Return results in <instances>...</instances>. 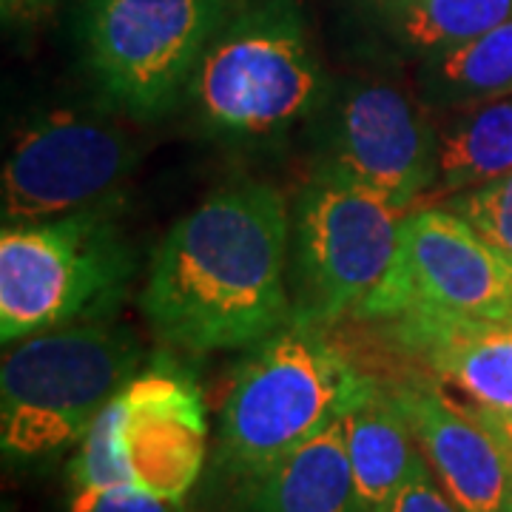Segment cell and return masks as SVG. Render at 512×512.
<instances>
[{
    "label": "cell",
    "mask_w": 512,
    "mask_h": 512,
    "mask_svg": "<svg viewBox=\"0 0 512 512\" xmlns=\"http://www.w3.org/2000/svg\"><path fill=\"white\" fill-rule=\"evenodd\" d=\"M291 211L274 185L217 188L168 228L154 251L143 313L188 353L254 348L291 322Z\"/></svg>",
    "instance_id": "6da1fadb"
},
{
    "label": "cell",
    "mask_w": 512,
    "mask_h": 512,
    "mask_svg": "<svg viewBox=\"0 0 512 512\" xmlns=\"http://www.w3.org/2000/svg\"><path fill=\"white\" fill-rule=\"evenodd\" d=\"M330 83L296 0H251L208 43L185 103L214 137L279 140L316 120Z\"/></svg>",
    "instance_id": "7a4b0ae2"
},
{
    "label": "cell",
    "mask_w": 512,
    "mask_h": 512,
    "mask_svg": "<svg viewBox=\"0 0 512 512\" xmlns=\"http://www.w3.org/2000/svg\"><path fill=\"white\" fill-rule=\"evenodd\" d=\"M373 382L328 330L288 322L239 365L220 413L222 473L245 484L342 419Z\"/></svg>",
    "instance_id": "3957f363"
},
{
    "label": "cell",
    "mask_w": 512,
    "mask_h": 512,
    "mask_svg": "<svg viewBox=\"0 0 512 512\" xmlns=\"http://www.w3.org/2000/svg\"><path fill=\"white\" fill-rule=\"evenodd\" d=\"M143 367V345L103 319L12 342L0 365V447L9 464L60 456Z\"/></svg>",
    "instance_id": "277c9868"
},
{
    "label": "cell",
    "mask_w": 512,
    "mask_h": 512,
    "mask_svg": "<svg viewBox=\"0 0 512 512\" xmlns=\"http://www.w3.org/2000/svg\"><path fill=\"white\" fill-rule=\"evenodd\" d=\"M120 202L66 217L3 225L0 339L12 345L40 330L97 322L126 296L137 271Z\"/></svg>",
    "instance_id": "5b68a950"
},
{
    "label": "cell",
    "mask_w": 512,
    "mask_h": 512,
    "mask_svg": "<svg viewBox=\"0 0 512 512\" xmlns=\"http://www.w3.org/2000/svg\"><path fill=\"white\" fill-rule=\"evenodd\" d=\"M208 453V416L197 382L174 365L140 370L83 436L72 487H134L185 501Z\"/></svg>",
    "instance_id": "8992f818"
},
{
    "label": "cell",
    "mask_w": 512,
    "mask_h": 512,
    "mask_svg": "<svg viewBox=\"0 0 512 512\" xmlns=\"http://www.w3.org/2000/svg\"><path fill=\"white\" fill-rule=\"evenodd\" d=\"M231 0H89L83 52L109 109L157 120L180 109Z\"/></svg>",
    "instance_id": "52a82bcc"
},
{
    "label": "cell",
    "mask_w": 512,
    "mask_h": 512,
    "mask_svg": "<svg viewBox=\"0 0 512 512\" xmlns=\"http://www.w3.org/2000/svg\"><path fill=\"white\" fill-rule=\"evenodd\" d=\"M407 208L362 185L313 174L291 205V319L325 328L356 313L399 248Z\"/></svg>",
    "instance_id": "ba28073f"
},
{
    "label": "cell",
    "mask_w": 512,
    "mask_h": 512,
    "mask_svg": "<svg viewBox=\"0 0 512 512\" xmlns=\"http://www.w3.org/2000/svg\"><path fill=\"white\" fill-rule=\"evenodd\" d=\"M319 120L313 174H330L399 208L433 191L439 123L430 106L387 77H353L330 86Z\"/></svg>",
    "instance_id": "9c48e42d"
},
{
    "label": "cell",
    "mask_w": 512,
    "mask_h": 512,
    "mask_svg": "<svg viewBox=\"0 0 512 512\" xmlns=\"http://www.w3.org/2000/svg\"><path fill=\"white\" fill-rule=\"evenodd\" d=\"M140 148L106 114L89 109L43 111L20 128L3 163V225L40 222L120 202Z\"/></svg>",
    "instance_id": "30bf717a"
},
{
    "label": "cell",
    "mask_w": 512,
    "mask_h": 512,
    "mask_svg": "<svg viewBox=\"0 0 512 512\" xmlns=\"http://www.w3.org/2000/svg\"><path fill=\"white\" fill-rule=\"evenodd\" d=\"M441 311L512 322V262L444 205L407 211L399 248L356 316Z\"/></svg>",
    "instance_id": "8fae6325"
},
{
    "label": "cell",
    "mask_w": 512,
    "mask_h": 512,
    "mask_svg": "<svg viewBox=\"0 0 512 512\" xmlns=\"http://www.w3.org/2000/svg\"><path fill=\"white\" fill-rule=\"evenodd\" d=\"M441 490L458 512H512V467L470 407L436 382L390 384Z\"/></svg>",
    "instance_id": "7c38bea8"
},
{
    "label": "cell",
    "mask_w": 512,
    "mask_h": 512,
    "mask_svg": "<svg viewBox=\"0 0 512 512\" xmlns=\"http://www.w3.org/2000/svg\"><path fill=\"white\" fill-rule=\"evenodd\" d=\"M396 348L421 359L473 407L512 413V322L410 311L384 319Z\"/></svg>",
    "instance_id": "4fadbf2b"
},
{
    "label": "cell",
    "mask_w": 512,
    "mask_h": 512,
    "mask_svg": "<svg viewBox=\"0 0 512 512\" xmlns=\"http://www.w3.org/2000/svg\"><path fill=\"white\" fill-rule=\"evenodd\" d=\"M237 512H365L345 444V416L239 484Z\"/></svg>",
    "instance_id": "5bb4252c"
},
{
    "label": "cell",
    "mask_w": 512,
    "mask_h": 512,
    "mask_svg": "<svg viewBox=\"0 0 512 512\" xmlns=\"http://www.w3.org/2000/svg\"><path fill=\"white\" fill-rule=\"evenodd\" d=\"M345 444L365 512L382 507L424 456L393 390L376 379L345 413Z\"/></svg>",
    "instance_id": "9a60e30c"
},
{
    "label": "cell",
    "mask_w": 512,
    "mask_h": 512,
    "mask_svg": "<svg viewBox=\"0 0 512 512\" xmlns=\"http://www.w3.org/2000/svg\"><path fill=\"white\" fill-rule=\"evenodd\" d=\"M433 194H458L512 171V94L441 111Z\"/></svg>",
    "instance_id": "2e32d148"
},
{
    "label": "cell",
    "mask_w": 512,
    "mask_h": 512,
    "mask_svg": "<svg viewBox=\"0 0 512 512\" xmlns=\"http://www.w3.org/2000/svg\"><path fill=\"white\" fill-rule=\"evenodd\" d=\"M365 6L376 32L419 60L512 18V0H365Z\"/></svg>",
    "instance_id": "e0dca14e"
},
{
    "label": "cell",
    "mask_w": 512,
    "mask_h": 512,
    "mask_svg": "<svg viewBox=\"0 0 512 512\" xmlns=\"http://www.w3.org/2000/svg\"><path fill=\"white\" fill-rule=\"evenodd\" d=\"M416 92L436 111L512 94V18L416 66Z\"/></svg>",
    "instance_id": "ac0fdd59"
},
{
    "label": "cell",
    "mask_w": 512,
    "mask_h": 512,
    "mask_svg": "<svg viewBox=\"0 0 512 512\" xmlns=\"http://www.w3.org/2000/svg\"><path fill=\"white\" fill-rule=\"evenodd\" d=\"M441 205L458 214L478 237L487 239L498 254L512 262V171L490 183L450 194V200Z\"/></svg>",
    "instance_id": "d6986e66"
},
{
    "label": "cell",
    "mask_w": 512,
    "mask_h": 512,
    "mask_svg": "<svg viewBox=\"0 0 512 512\" xmlns=\"http://www.w3.org/2000/svg\"><path fill=\"white\" fill-rule=\"evenodd\" d=\"M69 512H185V504L134 487H72Z\"/></svg>",
    "instance_id": "ffe728a7"
},
{
    "label": "cell",
    "mask_w": 512,
    "mask_h": 512,
    "mask_svg": "<svg viewBox=\"0 0 512 512\" xmlns=\"http://www.w3.org/2000/svg\"><path fill=\"white\" fill-rule=\"evenodd\" d=\"M373 512H458V507L441 490L439 478L433 476L427 458L421 456L402 487Z\"/></svg>",
    "instance_id": "44dd1931"
},
{
    "label": "cell",
    "mask_w": 512,
    "mask_h": 512,
    "mask_svg": "<svg viewBox=\"0 0 512 512\" xmlns=\"http://www.w3.org/2000/svg\"><path fill=\"white\" fill-rule=\"evenodd\" d=\"M57 0H0L6 29H35L52 15Z\"/></svg>",
    "instance_id": "7402d4cb"
},
{
    "label": "cell",
    "mask_w": 512,
    "mask_h": 512,
    "mask_svg": "<svg viewBox=\"0 0 512 512\" xmlns=\"http://www.w3.org/2000/svg\"><path fill=\"white\" fill-rule=\"evenodd\" d=\"M467 407H470V413L487 427V433H490L495 439V444L504 450V456H507V461H510L512 467V413L484 410V407H473V404H467Z\"/></svg>",
    "instance_id": "603a6c76"
}]
</instances>
